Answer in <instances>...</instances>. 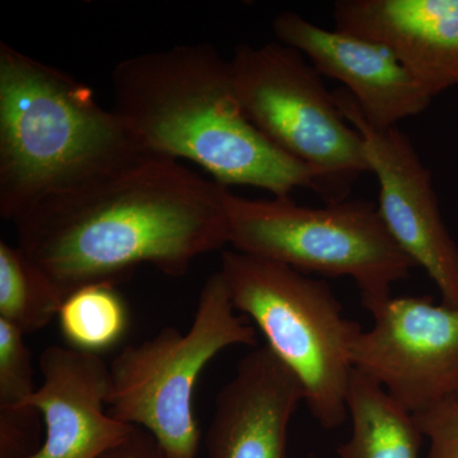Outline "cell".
I'll return each mask as SVG.
<instances>
[{
    "label": "cell",
    "instance_id": "e0dca14e",
    "mask_svg": "<svg viewBox=\"0 0 458 458\" xmlns=\"http://www.w3.org/2000/svg\"><path fill=\"white\" fill-rule=\"evenodd\" d=\"M25 334L0 319V410L25 409L35 393L31 352Z\"/></svg>",
    "mask_w": 458,
    "mask_h": 458
},
{
    "label": "cell",
    "instance_id": "7a4b0ae2",
    "mask_svg": "<svg viewBox=\"0 0 458 458\" xmlns=\"http://www.w3.org/2000/svg\"><path fill=\"white\" fill-rule=\"evenodd\" d=\"M114 113L149 155L188 159L219 185L289 197L316 192L311 170L280 152L250 122L231 62L212 45H180L126 57L113 71Z\"/></svg>",
    "mask_w": 458,
    "mask_h": 458
},
{
    "label": "cell",
    "instance_id": "4fadbf2b",
    "mask_svg": "<svg viewBox=\"0 0 458 458\" xmlns=\"http://www.w3.org/2000/svg\"><path fill=\"white\" fill-rule=\"evenodd\" d=\"M339 32L377 42L432 98L458 84V0H339Z\"/></svg>",
    "mask_w": 458,
    "mask_h": 458
},
{
    "label": "cell",
    "instance_id": "7c38bea8",
    "mask_svg": "<svg viewBox=\"0 0 458 458\" xmlns=\"http://www.w3.org/2000/svg\"><path fill=\"white\" fill-rule=\"evenodd\" d=\"M302 387L267 345L238 361L205 434L208 458H288V429Z\"/></svg>",
    "mask_w": 458,
    "mask_h": 458
},
{
    "label": "cell",
    "instance_id": "3957f363",
    "mask_svg": "<svg viewBox=\"0 0 458 458\" xmlns=\"http://www.w3.org/2000/svg\"><path fill=\"white\" fill-rule=\"evenodd\" d=\"M146 153L89 86L0 42L3 221L12 223L41 198Z\"/></svg>",
    "mask_w": 458,
    "mask_h": 458
},
{
    "label": "cell",
    "instance_id": "2e32d148",
    "mask_svg": "<svg viewBox=\"0 0 458 458\" xmlns=\"http://www.w3.org/2000/svg\"><path fill=\"white\" fill-rule=\"evenodd\" d=\"M57 321L71 348L99 355L125 335L129 313L114 285L93 284L65 298Z\"/></svg>",
    "mask_w": 458,
    "mask_h": 458
},
{
    "label": "cell",
    "instance_id": "277c9868",
    "mask_svg": "<svg viewBox=\"0 0 458 458\" xmlns=\"http://www.w3.org/2000/svg\"><path fill=\"white\" fill-rule=\"evenodd\" d=\"M237 312L251 319L267 346L300 382L304 403L324 429L349 417L352 344L360 333L324 280L280 262L225 251L218 270Z\"/></svg>",
    "mask_w": 458,
    "mask_h": 458
},
{
    "label": "cell",
    "instance_id": "8992f818",
    "mask_svg": "<svg viewBox=\"0 0 458 458\" xmlns=\"http://www.w3.org/2000/svg\"><path fill=\"white\" fill-rule=\"evenodd\" d=\"M225 214L233 250L307 276H349L360 289L364 309L390 297L391 286L417 267L370 201L311 208L291 197L252 200L228 190Z\"/></svg>",
    "mask_w": 458,
    "mask_h": 458
},
{
    "label": "cell",
    "instance_id": "30bf717a",
    "mask_svg": "<svg viewBox=\"0 0 458 458\" xmlns=\"http://www.w3.org/2000/svg\"><path fill=\"white\" fill-rule=\"evenodd\" d=\"M271 27L276 40L300 51L319 74L342 82L376 128H394L432 102L414 75L377 42L328 31L295 12H282Z\"/></svg>",
    "mask_w": 458,
    "mask_h": 458
},
{
    "label": "cell",
    "instance_id": "52a82bcc",
    "mask_svg": "<svg viewBox=\"0 0 458 458\" xmlns=\"http://www.w3.org/2000/svg\"><path fill=\"white\" fill-rule=\"evenodd\" d=\"M229 62L250 122L280 152L313 172L316 194L325 203L348 200L354 183L370 172L363 140L311 63L279 41L238 45Z\"/></svg>",
    "mask_w": 458,
    "mask_h": 458
},
{
    "label": "cell",
    "instance_id": "6da1fadb",
    "mask_svg": "<svg viewBox=\"0 0 458 458\" xmlns=\"http://www.w3.org/2000/svg\"><path fill=\"white\" fill-rule=\"evenodd\" d=\"M228 189L179 161L140 155L30 205L18 247L63 298L114 285L144 264L168 276L228 245Z\"/></svg>",
    "mask_w": 458,
    "mask_h": 458
},
{
    "label": "cell",
    "instance_id": "ba28073f",
    "mask_svg": "<svg viewBox=\"0 0 458 458\" xmlns=\"http://www.w3.org/2000/svg\"><path fill=\"white\" fill-rule=\"evenodd\" d=\"M373 327L352 344L355 369L411 414L458 394V309L430 297H388L369 307Z\"/></svg>",
    "mask_w": 458,
    "mask_h": 458
},
{
    "label": "cell",
    "instance_id": "8fae6325",
    "mask_svg": "<svg viewBox=\"0 0 458 458\" xmlns=\"http://www.w3.org/2000/svg\"><path fill=\"white\" fill-rule=\"evenodd\" d=\"M38 366L41 384L23 408L41 415L47 432L25 458H101L134 429L108 412L110 366L99 355L50 346Z\"/></svg>",
    "mask_w": 458,
    "mask_h": 458
},
{
    "label": "cell",
    "instance_id": "5b68a950",
    "mask_svg": "<svg viewBox=\"0 0 458 458\" xmlns=\"http://www.w3.org/2000/svg\"><path fill=\"white\" fill-rule=\"evenodd\" d=\"M256 343L255 327L237 313L216 271L205 280L186 333L165 327L117 354L110 364L108 412L149 433L168 458H197L201 433L192 396L199 377L229 346Z\"/></svg>",
    "mask_w": 458,
    "mask_h": 458
},
{
    "label": "cell",
    "instance_id": "9c48e42d",
    "mask_svg": "<svg viewBox=\"0 0 458 458\" xmlns=\"http://www.w3.org/2000/svg\"><path fill=\"white\" fill-rule=\"evenodd\" d=\"M340 113L360 132L379 185L378 212L400 249L423 267L442 302L458 309V246L443 221L432 174L397 126L378 129L345 89L333 92Z\"/></svg>",
    "mask_w": 458,
    "mask_h": 458
},
{
    "label": "cell",
    "instance_id": "9a60e30c",
    "mask_svg": "<svg viewBox=\"0 0 458 458\" xmlns=\"http://www.w3.org/2000/svg\"><path fill=\"white\" fill-rule=\"evenodd\" d=\"M64 298L18 246L0 242V319L21 333H38L59 315Z\"/></svg>",
    "mask_w": 458,
    "mask_h": 458
},
{
    "label": "cell",
    "instance_id": "d6986e66",
    "mask_svg": "<svg viewBox=\"0 0 458 458\" xmlns=\"http://www.w3.org/2000/svg\"><path fill=\"white\" fill-rule=\"evenodd\" d=\"M101 458H168L149 433L134 428L131 433Z\"/></svg>",
    "mask_w": 458,
    "mask_h": 458
},
{
    "label": "cell",
    "instance_id": "ac0fdd59",
    "mask_svg": "<svg viewBox=\"0 0 458 458\" xmlns=\"http://www.w3.org/2000/svg\"><path fill=\"white\" fill-rule=\"evenodd\" d=\"M412 417L429 442L427 458H458V394Z\"/></svg>",
    "mask_w": 458,
    "mask_h": 458
},
{
    "label": "cell",
    "instance_id": "5bb4252c",
    "mask_svg": "<svg viewBox=\"0 0 458 458\" xmlns=\"http://www.w3.org/2000/svg\"><path fill=\"white\" fill-rule=\"evenodd\" d=\"M352 434L337 447L340 458H420V433L411 412L376 379L352 369L348 391Z\"/></svg>",
    "mask_w": 458,
    "mask_h": 458
}]
</instances>
